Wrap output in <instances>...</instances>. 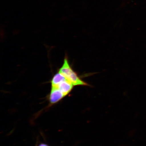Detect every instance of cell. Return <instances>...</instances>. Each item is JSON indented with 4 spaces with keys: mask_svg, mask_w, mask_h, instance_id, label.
Instances as JSON below:
<instances>
[{
    "mask_svg": "<svg viewBox=\"0 0 146 146\" xmlns=\"http://www.w3.org/2000/svg\"><path fill=\"white\" fill-rule=\"evenodd\" d=\"M38 146H48V145H47L46 144H45L44 143H42L40 144V145H38Z\"/></svg>",
    "mask_w": 146,
    "mask_h": 146,
    "instance_id": "5",
    "label": "cell"
},
{
    "mask_svg": "<svg viewBox=\"0 0 146 146\" xmlns=\"http://www.w3.org/2000/svg\"><path fill=\"white\" fill-rule=\"evenodd\" d=\"M74 86L67 79L62 82L57 87L65 96L68 95L72 90Z\"/></svg>",
    "mask_w": 146,
    "mask_h": 146,
    "instance_id": "3",
    "label": "cell"
},
{
    "mask_svg": "<svg viewBox=\"0 0 146 146\" xmlns=\"http://www.w3.org/2000/svg\"><path fill=\"white\" fill-rule=\"evenodd\" d=\"M67 79L62 74L58 72L54 75L51 80L52 87H56L62 82Z\"/></svg>",
    "mask_w": 146,
    "mask_h": 146,
    "instance_id": "4",
    "label": "cell"
},
{
    "mask_svg": "<svg viewBox=\"0 0 146 146\" xmlns=\"http://www.w3.org/2000/svg\"><path fill=\"white\" fill-rule=\"evenodd\" d=\"M59 72L64 76L74 86L89 85L82 80L73 70L67 58L64 60L63 64L60 69Z\"/></svg>",
    "mask_w": 146,
    "mask_h": 146,
    "instance_id": "1",
    "label": "cell"
},
{
    "mask_svg": "<svg viewBox=\"0 0 146 146\" xmlns=\"http://www.w3.org/2000/svg\"><path fill=\"white\" fill-rule=\"evenodd\" d=\"M65 96L64 95L57 87H52L49 96V101L51 104H54L58 103Z\"/></svg>",
    "mask_w": 146,
    "mask_h": 146,
    "instance_id": "2",
    "label": "cell"
}]
</instances>
